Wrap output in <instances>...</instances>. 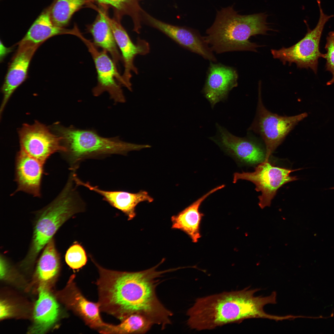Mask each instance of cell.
Masks as SVG:
<instances>
[{
  "label": "cell",
  "instance_id": "cell-1",
  "mask_svg": "<svg viewBox=\"0 0 334 334\" xmlns=\"http://www.w3.org/2000/svg\"><path fill=\"white\" fill-rule=\"evenodd\" d=\"M164 260L147 270L128 272L106 269L93 260L99 274L96 285L100 310L121 321L134 314H142L162 329L171 324L173 314L158 299L156 288L162 274L178 268L157 271Z\"/></svg>",
  "mask_w": 334,
  "mask_h": 334
},
{
  "label": "cell",
  "instance_id": "cell-2",
  "mask_svg": "<svg viewBox=\"0 0 334 334\" xmlns=\"http://www.w3.org/2000/svg\"><path fill=\"white\" fill-rule=\"evenodd\" d=\"M249 288L198 298L187 311L188 325L191 329L201 331L229 323H240L251 318L276 321L283 319V316L268 314L263 310L266 305L276 303V292L268 296L255 297L254 294L260 289Z\"/></svg>",
  "mask_w": 334,
  "mask_h": 334
},
{
  "label": "cell",
  "instance_id": "cell-3",
  "mask_svg": "<svg viewBox=\"0 0 334 334\" xmlns=\"http://www.w3.org/2000/svg\"><path fill=\"white\" fill-rule=\"evenodd\" d=\"M264 13L248 15L238 14L232 6L218 11L212 25L206 31L205 40L216 54L235 51L256 52L259 46L249 40L257 35L270 30Z\"/></svg>",
  "mask_w": 334,
  "mask_h": 334
},
{
  "label": "cell",
  "instance_id": "cell-4",
  "mask_svg": "<svg viewBox=\"0 0 334 334\" xmlns=\"http://www.w3.org/2000/svg\"><path fill=\"white\" fill-rule=\"evenodd\" d=\"M50 127L60 137L61 143L66 149L63 153L73 165L90 157L114 154L126 155L129 152L145 148L144 144L122 141L118 136L103 137L93 129H79L72 125L66 127L58 122Z\"/></svg>",
  "mask_w": 334,
  "mask_h": 334
},
{
  "label": "cell",
  "instance_id": "cell-5",
  "mask_svg": "<svg viewBox=\"0 0 334 334\" xmlns=\"http://www.w3.org/2000/svg\"><path fill=\"white\" fill-rule=\"evenodd\" d=\"M69 180L61 192L40 213L34 227L30 249L22 264L28 265L35 261L59 228L76 213L84 210V203Z\"/></svg>",
  "mask_w": 334,
  "mask_h": 334
},
{
  "label": "cell",
  "instance_id": "cell-6",
  "mask_svg": "<svg viewBox=\"0 0 334 334\" xmlns=\"http://www.w3.org/2000/svg\"><path fill=\"white\" fill-rule=\"evenodd\" d=\"M319 11V17L314 28L311 30L307 27V32L304 37L294 45L289 48L282 47L279 50L272 49L274 58L280 60L284 64L288 62L289 65L295 63L300 68H310L316 74L317 72L318 59L324 58L325 54L319 50V43L322 33L326 23L334 15L325 14L321 5L320 0H317Z\"/></svg>",
  "mask_w": 334,
  "mask_h": 334
},
{
  "label": "cell",
  "instance_id": "cell-7",
  "mask_svg": "<svg viewBox=\"0 0 334 334\" xmlns=\"http://www.w3.org/2000/svg\"><path fill=\"white\" fill-rule=\"evenodd\" d=\"M260 89L256 115L248 130L259 135L262 138L265 146L264 161H269L272 153L291 131L299 122L306 117L308 114L304 113L288 116L272 113L263 105Z\"/></svg>",
  "mask_w": 334,
  "mask_h": 334
},
{
  "label": "cell",
  "instance_id": "cell-8",
  "mask_svg": "<svg viewBox=\"0 0 334 334\" xmlns=\"http://www.w3.org/2000/svg\"><path fill=\"white\" fill-rule=\"evenodd\" d=\"M76 36L86 45L94 63L97 83L92 89L93 95L98 96L107 92L115 103L125 102L121 85L126 88V85L112 59L106 51H99L93 42L84 37L80 32L77 33Z\"/></svg>",
  "mask_w": 334,
  "mask_h": 334
},
{
  "label": "cell",
  "instance_id": "cell-9",
  "mask_svg": "<svg viewBox=\"0 0 334 334\" xmlns=\"http://www.w3.org/2000/svg\"><path fill=\"white\" fill-rule=\"evenodd\" d=\"M276 166L269 161H263L257 166L252 172H236L233 174V183L239 180L250 181L255 186V190L260 191L258 196L259 205L263 209L270 205L271 201L276 195L278 189L288 182L298 179L296 176H291L290 173L295 171Z\"/></svg>",
  "mask_w": 334,
  "mask_h": 334
},
{
  "label": "cell",
  "instance_id": "cell-10",
  "mask_svg": "<svg viewBox=\"0 0 334 334\" xmlns=\"http://www.w3.org/2000/svg\"><path fill=\"white\" fill-rule=\"evenodd\" d=\"M18 133L20 150L43 164L52 154L66 151L61 138L49 127L38 121L23 124Z\"/></svg>",
  "mask_w": 334,
  "mask_h": 334
},
{
  "label": "cell",
  "instance_id": "cell-11",
  "mask_svg": "<svg viewBox=\"0 0 334 334\" xmlns=\"http://www.w3.org/2000/svg\"><path fill=\"white\" fill-rule=\"evenodd\" d=\"M218 133L211 139L239 163L253 165L264 161L266 150L251 136L240 137L217 124Z\"/></svg>",
  "mask_w": 334,
  "mask_h": 334
},
{
  "label": "cell",
  "instance_id": "cell-12",
  "mask_svg": "<svg viewBox=\"0 0 334 334\" xmlns=\"http://www.w3.org/2000/svg\"><path fill=\"white\" fill-rule=\"evenodd\" d=\"M18 48L9 65L1 88L3 98L0 108V117L15 90L26 79L31 59L41 45L19 42Z\"/></svg>",
  "mask_w": 334,
  "mask_h": 334
},
{
  "label": "cell",
  "instance_id": "cell-13",
  "mask_svg": "<svg viewBox=\"0 0 334 334\" xmlns=\"http://www.w3.org/2000/svg\"><path fill=\"white\" fill-rule=\"evenodd\" d=\"M148 22L182 47L196 54L209 62H216L213 52L202 36L196 30L165 23L145 13Z\"/></svg>",
  "mask_w": 334,
  "mask_h": 334
},
{
  "label": "cell",
  "instance_id": "cell-14",
  "mask_svg": "<svg viewBox=\"0 0 334 334\" xmlns=\"http://www.w3.org/2000/svg\"><path fill=\"white\" fill-rule=\"evenodd\" d=\"M238 78L235 68L210 62L202 92L212 108L227 98L229 92L237 86Z\"/></svg>",
  "mask_w": 334,
  "mask_h": 334
},
{
  "label": "cell",
  "instance_id": "cell-15",
  "mask_svg": "<svg viewBox=\"0 0 334 334\" xmlns=\"http://www.w3.org/2000/svg\"><path fill=\"white\" fill-rule=\"evenodd\" d=\"M107 18L113 33L117 45L121 51L124 70L122 75L126 85V88L132 91L130 80L132 77L131 72L138 74V69L135 66L134 61L138 55H145L150 51L148 43L144 40L138 38L136 44H134L122 27L119 20L110 18L107 15Z\"/></svg>",
  "mask_w": 334,
  "mask_h": 334
},
{
  "label": "cell",
  "instance_id": "cell-16",
  "mask_svg": "<svg viewBox=\"0 0 334 334\" xmlns=\"http://www.w3.org/2000/svg\"><path fill=\"white\" fill-rule=\"evenodd\" d=\"M73 275L71 277L63 292V299L67 305L84 320L88 326L99 332L108 324L100 316L99 305L97 302L89 301L83 295L77 287Z\"/></svg>",
  "mask_w": 334,
  "mask_h": 334
},
{
  "label": "cell",
  "instance_id": "cell-17",
  "mask_svg": "<svg viewBox=\"0 0 334 334\" xmlns=\"http://www.w3.org/2000/svg\"><path fill=\"white\" fill-rule=\"evenodd\" d=\"M43 165L39 161L20 149L16 161L17 190L29 193L34 196H40Z\"/></svg>",
  "mask_w": 334,
  "mask_h": 334
},
{
  "label": "cell",
  "instance_id": "cell-18",
  "mask_svg": "<svg viewBox=\"0 0 334 334\" xmlns=\"http://www.w3.org/2000/svg\"><path fill=\"white\" fill-rule=\"evenodd\" d=\"M74 180L77 185L84 186L101 195L105 200L125 213L129 220L135 216V208L139 203L144 201L150 203L153 200V198L145 191H140L135 193L123 191H107L93 186L88 182L82 181L76 175L74 176Z\"/></svg>",
  "mask_w": 334,
  "mask_h": 334
},
{
  "label": "cell",
  "instance_id": "cell-19",
  "mask_svg": "<svg viewBox=\"0 0 334 334\" xmlns=\"http://www.w3.org/2000/svg\"><path fill=\"white\" fill-rule=\"evenodd\" d=\"M225 187L224 185H222L212 189L177 215L173 216L172 228L182 231L189 236L193 242H197L201 237L200 226L203 216L199 211L200 205L210 195Z\"/></svg>",
  "mask_w": 334,
  "mask_h": 334
},
{
  "label": "cell",
  "instance_id": "cell-20",
  "mask_svg": "<svg viewBox=\"0 0 334 334\" xmlns=\"http://www.w3.org/2000/svg\"><path fill=\"white\" fill-rule=\"evenodd\" d=\"M59 306L53 296L45 287H40L39 296L33 311L32 333H42L55 323L59 314Z\"/></svg>",
  "mask_w": 334,
  "mask_h": 334
},
{
  "label": "cell",
  "instance_id": "cell-21",
  "mask_svg": "<svg viewBox=\"0 0 334 334\" xmlns=\"http://www.w3.org/2000/svg\"><path fill=\"white\" fill-rule=\"evenodd\" d=\"M106 11L99 10L96 18L88 30L92 35L93 43L97 47L106 51L117 65L122 58L118 48L113 33L107 18Z\"/></svg>",
  "mask_w": 334,
  "mask_h": 334
},
{
  "label": "cell",
  "instance_id": "cell-22",
  "mask_svg": "<svg viewBox=\"0 0 334 334\" xmlns=\"http://www.w3.org/2000/svg\"><path fill=\"white\" fill-rule=\"evenodd\" d=\"M73 31V29H67L55 25L51 19L49 7L39 16L19 42L41 45L54 36L66 34L72 35Z\"/></svg>",
  "mask_w": 334,
  "mask_h": 334
},
{
  "label": "cell",
  "instance_id": "cell-23",
  "mask_svg": "<svg viewBox=\"0 0 334 334\" xmlns=\"http://www.w3.org/2000/svg\"><path fill=\"white\" fill-rule=\"evenodd\" d=\"M60 265L59 255L52 239L45 246L37 263L36 274L40 280L49 281L58 272Z\"/></svg>",
  "mask_w": 334,
  "mask_h": 334
},
{
  "label": "cell",
  "instance_id": "cell-24",
  "mask_svg": "<svg viewBox=\"0 0 334 334\" xmlns=\"http://www.w3.org/2000/svg\"><path fill=\"white\" fill-rule=\"evenodd\" d=\"M153 325L145 316L139 313L132 314L117 325L108 323L101 333L104 334H144Z\"/></svg>",
  "mask_w": 334,
  "mask_h": 334
},
{
  "label": "cell",
  "instance_id": "cell-25",
  "mask_svg": "<svg viewBox=\"0 0 334 334\" xmlns=\"http://www.w3.org/2000/svg\"><path fill=\"white\" fill-rule=\"evenodd\" d=\"M89 0H55L49 7L50 15L56 26L64 28L73 14Z\"/></svg>",
  "mask_w": 334,
  "mask_h": 334
},
{
  "label": "cell",
  "instance_id": "cell-26",
  "mask_svg": "<svg viewBox=\"0 0 334 334\" xmlns=\"http://www.w3.org/2000/svg\"><path fill=\"white\" fill-rule=\"evenodd\" d=\"M103 5H108L114 8L119 16L128 15L131 17L134 23V30H139L141 28V15L143 12L139 6V0H89Z\"/></svg>",
  "mask_w": 334,
  "mask_h": 334
},
{
  "label": "cell",
  "instance_id": "cell-27",
  "mask_svg": "<svg viewBox=\"0 0 334 334\" xmlns=\"http://www.w3.org/2000/svg\"><path fill=\"white\" fill-rule=\"evenodd\" d=\"M65 260L67 264L72 268H80L87 263L86 252L80 245L77 243L74 244L67 251Z\"/></svg>",
  "mask_w": 334,
  "mask_h": 334
},
{
  "label": "cell",
  "instance_id": "cell-28",
  "mask_svg": "<svg viewBox=\"0 0 334 334\" xmlns=\"http://www.w3.org/2000/svg\"><path fill=\"white\" fill-rule=\"evenodd\" d=\"M325 49L327 52L324 58L326 61V70L330 72L332 75V79L327 83V85H329L334 83V31L329 32Z\"/></svg>",
  "mask_w": 334,
  "mask_h": 334
},
{
  "label": "cell",
  "instance_id": "cell-29",
  "mask_svg": "<svg viewBox=\"0 0 334 334\" xmlns=\"http://www.w3.org/2000/svg\"><path fill=\"white\" fill-rule=\"evenodd\" d=\"M0 318L3 319L9 316L11 314V308L9 305L3 301L0 303Z\"/></svg>",
  "mask_w": 334,
  "mask_h": 334
},
{
  "label": "cell",
  "instance_id": "cell-30",
  "mask_svg": "<svg viewBox=\"0 0 334 334\" xmlns=\"http://www.w3.org/2000/svg\"><path fill=\"white\" fill-rule=\"evenodd\" d=\"M13 47H6L1 40L0 46V60L1 62H2L3 61L7 54L12 51Z\"/></svg>",
  "mask_w": 334,
  "mask_h": 334
}]
</instances>
